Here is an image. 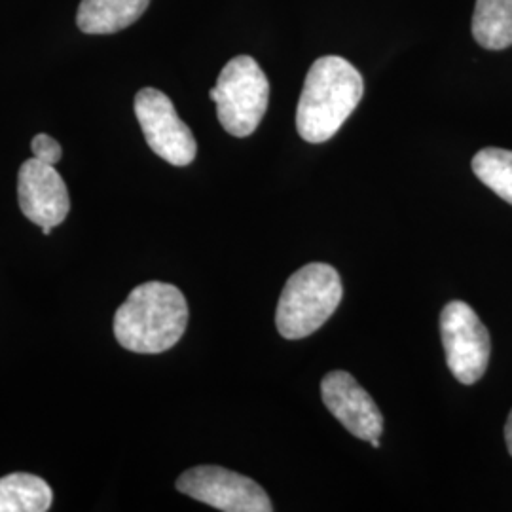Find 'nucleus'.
I'll use <instances>...</instances> for the list:
<instances>
[{
    "mask_svg": "<svg viewBox=\"0 0 512 512\" xmlns=\"http://www.w3.org/2000/svg\"><path fill=\"white\" fill-rule=\"evenodd\" d=\"M18 200L21 213L40 226L44 236H50L71 211V198L63 177L54 165L35 156L19 169Z\"/></svg>",
    "mask_w": 512,
    "mask_h": 512,
    "instance_id": "nucleus-8",
    "label": "nucleus"
},
{
    "mask_svg": "<svg viewBox=\"0 0 512 512\" xmlns=\"http://www.w3.org/2000/svg\"><path fill=\"white\" fill-rule=\"evenodd\" d=\"M440 336L454 378L461 384H476L488 368L492 351L490 332L476 311L461 300L448 302L440 313Z\"/></svg>",
    "mask_w": 512,
    "mask_h": 512,
    "instance_id": "nucleus-5",
    "label": "nucleus"
},
{
    "mask_svg": "<svg viewBox=\"0 0 512 512\" xmlns=\"http://www.w3.org/2000/svg\"><path fill=\"white\" fill-rule=\"evenodd\" d=\"M321 397L330 414L353 437L368 442L382 437L384 416L380 408L349 372H329L321 382Z\"/></svg>",
    "mask_w": 512,
    "mask_h": 512,
    "instance_id": "nucleus-9",
    "label": "nucleus"
},
{
    "mask_svg": "<svg viewBox=\"0 0 512 512\" xmlns=\"http://www.w3.org/2000/svg\"><path fill=\"white\" fill-rule=\"evenodd\" d=\"M188 325L184 294L169 283L148 281L135 287L114 315L118 344L133 353H164L173 348Z\"/></svg>",
    "mask_w": 512,
    "mask_h": 512,
    "instance_id": "nucleus-2",
    "label": "nucleus"
},
{
    "mask_svg": "<svg viewBox=\"0 0 512 512\" xmlns=\"http://www.w3.org/2000/svg\"><path fill=\"white\" fill-rule=\"evenodd\" d=\"M54 501L44 478L14 473L0 478V512H46Z\"/></svg>",
    "mask_w": 512,
    "mask_h": 512,
    "instance_id": "nucleus-11",
    "label": "nucleus"
},
{
    "mask_svg": "<svg viewBox=\"0 0 512 512\" xmlns=\"http://www.w3.org/2000/svg\"><path fill=\"white\" fill-rule=\"evenodd\" d=\"M505 440H507V448H509V454L512 456V410L509 414V420L505 423Z\"/></svg>",
    "mask_w": 512,
    "mask_h": 512,
    "instance_id": "nucleus-15",
    "label": "nucleus"
},
{
    "mask_svg": "<svg viewBox=\"0 0 512 512\" xmlns=\"http://www.w3.org/2000/svg\"><path fill=\"white\" fill-rule=\"evenodd\" d=\"M365 93L361 73L338 55L319 57L311 65L296 109V129L308 143L332 139L357 109Z\"/></svg>",
    "mask_w": 512,
    "mask_h": 512,
    "instance_id": "nucleus-1",
    "label": "nucleus"
},
{
    "mask_svg": "<svg viewBox=\"0 0 512 512\" xmlns=\"http://www.w3.org/2000/svg\"><path fill=\"white\" fill-rule=\"evenodd\" d=\"M150 0H82L76 23L86 35H112L147 12Z\"/></svg>",
    "mask_w": 512,
    "mask_h": 512,
    "instance_id": "nucleus-10",
    "label": "nucleus"
},
{
    "mask_svg": "<svg viewBox=\"0 0 512 512\" xmlns=\"http://www.w3.org/2000/svg\"><path fill=\"white\" fill-rule=\"evenodd\" d=\"M135 116L154 154L177 167L194 162L198 154L196 137L164 92L143 88L135 95Z\"/></svg>",
    "mask_w": 512,
    "mask_h": 512,
    "instance_id": "nucleus-6",
    "label": "nucleus"
},
{
    "mask_svg": "<svg viewBox=\"0 0 512 512\" xmlns=\"http://www.w3.org/2000/svg\"><path fill=\"white\" fill-rule=\"evenodd\" d=\"M471 165L482 183L512 205V150L482 148Z\"/></svg>",
    "mask_w": 512,
    "mask_h": 512,
    "instance_id": "nucleus-13",
    "label": "nucleus"
},
{
    "mask_svg": "<svg viewBox=\"0 0 512 512\" xmlns=\"http://www.w3.org/2000/svg\"><path fill=\"white\" fill-rule=\"evenodd\" d=\"M473 37L486 50L512 46V0H476Z\"/></svg>",
    "mask_w": 512,
    "mask_h": 512,
    "instance_id": "nucleus-12",
    "label": "nucleus"
},
{
    "mask_svg": "<svg viewBox=\"0 0 512 512\" xmlns=\"http://www.w3.org/2000/svg\"><path fill=\"white\" fill-rule=\"evenodd\" d=\"M177 490L219 511H274L270 497L255 480L217 465H202L188 469L179 476Z\"/></svg>",
    "mask_w": 512,
    "mask_h": 512,
    "instance_id": "nucleus-7",
    "label": "nucleus"
},
{
    "mask_svg": "<svg viewBox=\"0 0 512 512\" xmlns=\"http://www.w3.org/2000/svg\"><path fill=\"white\" fill-rule=\"evenodd\" d=\"M370 444H372L374 448H380V439H372L370 440Z\"/></svg>",
    "mask_w": 512,
    "mask_h": 512,
    "instance_id": "nucleus-16",
    "label": "nucleus"
},
{
    "mask_svg": "<svg viewBox=\"0 0 512 512\" xmlns=\"http://www.w3.org/2000/svg\"><path fill=\"white\" fill-rule=\"evenodd\" d=\"M209 95L217 103L220 126L243 139L255 133L266 114L270 82L251 55H238L224 65Z\"/></svg>",
    "mask_w": 512,
    "mask_h": 512,
    "instance_id": "nucleus-4",
    "label": "nucleus"
},
{
    "mask_svg": "<svg viewBox=\"0 0 512 512\" xmlns=\"http://www.w3.org/2000/svg\"><path fill=\"white\" fill-rule=\"evenodd\" d=\"M31 150H33L35 158L50 165L59 164V160L63 156L61 145L55 141L54 137H50L46 133H40V135L33 139Z\"/></svg>",
    "mask_w": 512,
    "mask_h": 512,
    "instance_id": "nucleus-14",
    "label": "nucleus"
},
{
    "mask_svg": "<svg viewBox=\"0 0 512 512\" xmlns=\"http://www.w3.org/2000/svg\"><path fill=\"white\" fill-rule=\"evenodd\" d=\"M340 274L323 262L294 272L279 296L275 325L283 338L300 340L321 329L342 302Z\"/></svg>",
    "mask_w": 512,
    "mask_h": 512,
    "instance_id": "nucleus-3",
    "label": "nucleus"
}]
</instances>
